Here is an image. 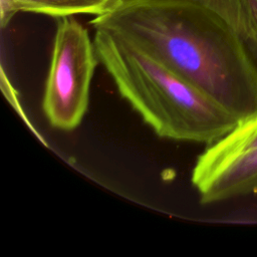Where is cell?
<instances>
[{
  "mask_svg": "<svg viewBox=\"0 0 257 257\" xmlns=\"http://www.w3.org/2000/svg\"><path fill=\"white\" fill-rule=\"evenodd\" d=\"M93 43L120 95L159 137L208 146L238 123L207 94L121 38L95 29Z\"/></svg>",
  "mask_w": 257,
  "mask_h": 257,
  "instance_id": "7a4b0ae2",
  "label": "cell"
},
{
  "mask_svg": "<svg viewBox=\"0 0 257 257\" xmlns=\"http://www.w3.org/2000/svg\"><path fill=\"white\" fill-rule=\"evenodd\" d=\"M192 184L202 204H213L257 192V149L218 163L195 164Z\"/></svg>",
  "mask_w": 257,
  "mask_h": 257,
  "instance_id": "277c9868",
  "label": "cell"
},
{
  "mask_svg": "<svg viewBox=\"0 0 257 257\" xmlns=\"http://www.w3.org/2000/svg\"><path fill=\"white\" fill-rule=\"evenodd\" d=\"M1 86H2V90H3L4 94L6 95L7 99L9 100V102L14 106V108L18 111V113H19L24 119L27 120L26 115H25V113H23V110H22V108H21V106H20V102H19L17 96H15L16 91H15V89L13 88V86L11 85L9 79H7V77H6V75H5L3 69L1 70Z\"/></svg>",
  "mask_w": 257,
  "mask_h": 257,
  "instance_id": "52a82bcc",
  "label": "cell"
},
{
  "mask_svg": "<svg viewBox=\"0 0 257 257\" xmlns=\"http://www.w3.org/2000/svg\"><path fill=\"white\" fill-rule=\"evenodd\" d=\"M257 149V114L239 121L218 141L208 145L196 163L209 165Z\"/></svg>",
  "mask_w": 257,
  "mask_h": 257,
  "instance_id": "8992f818",
  "label": "cell"
},
{
  "mask_svg": "<svg viewBox=\"0 0 257 257\" xmlns=\"http://www.w3.org/2000/svg\"><path fill=\"white\" fill-rule=\"evenodd\" d=\"M236 0H122L94 17L239 121L257 114V51L233 25Z\"/></svg>",
  "mask_w": 257,
  "mask_h": 257,
  "instance_id": "6da1fadb",
  "label": "cell"
},
{
  "mask_svg": "<svg viewBox=\"0 0 257 257\" xmlns=\"http://www.w3.org/2000/svg\"><path fill=\"white\" fill-rule=\"evenodd\" d=\"M122 0H1V25L4 27L18 11L68 17L75 14L100 16L114 9Z\"/></svg>",
  "mask_w": 257,
  "mask_h": 257,
  "instance_id": "5b68a950",
  "label": "cell"
},
{
  "mask_svg": "<svg viewBox=\"0 0 257 257\" xmlns=\"http://www.w3.org/2000/svg\"><path fill=\"white\" fill-rule=\"evenodd\" d=\"M97 60L87 30L75 19L63 17L55 33L42 99L44 115L54 128L72 131L80 124Z\"/></svg>",
  "mask_w": 257,
  "mask_h": 257,
  "instance_id": "3957f363",
  "label": "cell"
}]
</instances>
